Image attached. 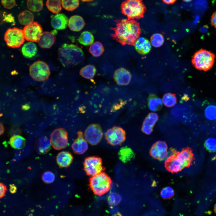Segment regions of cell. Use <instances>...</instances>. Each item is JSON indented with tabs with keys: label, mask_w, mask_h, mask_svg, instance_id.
<instances>
[{
	"label": "cell",
	"mask_w": 216,
	"mask_h": 216,
	"mask_svg": "<svg viewBox=\"0 0 216 216\" xmlns=\"http://www.w3.org/2000/svg\"><path fill=\"white\" fill-rule=\"evenodd\" d=\"M162 101L164 105L168 107H172L177 103V98L175 94L166 93L163 96Z\"/></svg>",
	"instance_id": "obj_34"
},
{
	"label": "cell",
	"mask_w": 216,
	"mask_h": 216,
	"mask_svg": "<svg viewBox=\"0 0 216 216\" xmlns=\"http://www.w3.org/2000/svg\"><path fill=\"white\" fill-rule=\"evenodd\" d=\"M158 119L157 114L151 112L145 118L143 123L142 131L146 134H150L152 132L153 127Z\"/></svg>",
	"instance_id": "obj_16"
},
{
	"label": "cell",
	"mask_w": 216,
	"mask_h": 216,
	"mask_svg": "<svg viewBox=\"0 0 216 216\" xmlns=\"http://www.w3.org/2000/svg\"><path fill=\"white\" fill-rule=\"evenodd\" d=\"M84 170L88 176H92L105 170L102 165V160L100 158L95 156L86 158L83 163Z\"/></svg>",
	"instance_id": "obj_9"
},
{
	"label": "cell",
	"mask_w": 216,
	"mask_h": 216,
	"mask_svg": "<svg viewBox=\"0 0 216 216\" xmlns=\"http://www.w3.org/2000/svg\"><path fill=\"white\" fill-rule=\"evenodd\" d=\"M148 106L152 111L156 112L161 110L163 106L161 99L154 94H150L148 98Z\"/></svg>",
	"instance_id": "obj_23"
},
{
	"label": "cell",
	"mask_w": 216,
	"mask_h": 216,
	"mask_svg": "<svg viewBox=\"0 0 216 216\" xmlns=\"http://www.w3.org/2000/svg\"><path fill=\"white\" fill-rule=\"evenodd\" d=\"M105 136L107 143L110 145L113 146L119 145L125 140L126 133L122 128L114 126L106 131Z\"/></svg>",
	"instance_id": "obj_11"
},
{
	"label": "cell",
	"mask_w": 216,
	"mask_h": 216,
	"mask_svg": "<svg viewBox=\"0 0 216 216\" xmlns=\"http://www.w3.org/2000/svg\"><path fill=\"white\" fill-rule=\"evenodd\" d=\"M109 203L112 205H116L118 204L121 200L120 196L115 193H111L108 196Z\"/></svg>",
	"instance_id": "obj_41"
},
{
	"label": "cell",
	"mask_w": 216,
	"mask_h": 216,
	"mask_svg": "<svg viewBox=\"0 0 216 216\" xmlns=\"http://www.w3.org/2000/svg\"><path fill=\"white\" fill-rule=\"evenodd\" d=\"M55 175L52 172L47 171L44 172L42 176L43 181L46 184H48L52 183L55 179Z\"/></svg>",
	"instance_id": "obj_39"
},
{
	"label": "cell",
	"mask_w": 216,
	"mask_h": 216,
	"mask_svg": "<svg viewBox=\"0 0 216 216\" xmlns=\"http://www.w3.org/2000/svg\"><path fill=\"white\" fill-rule=\"evenodd\" d=\"M62 7L68 11H72L79 6V0H61Z\"/></svg>",
	"instance_id": "obj_35"
},
{
	"label": "cell",
	"mask_w": 216,
	"mask_h": 216,
	"mask_svg": "<svg viewBox=\"0 0 216 216\" xmlns=\"http://www.w3.org/2000/svg\"><path fill=\"white\" fill-rule=\"evenodd\" d=\"M120 7L122 13L128 20L143 18L146 10L142 0H125Z\"/></svg>",
	"instance_id": "obj_4"
},
{
	"label": "cell",
	"mask_w": 216,
	"mask_h": 216,
	"mask_svg": "<svg viewBox=\"0 0 216 216\" xmlns=\"http://www.w3.org/2000/svg\"><path fill=\"white\" fill-rule=\"evenodd\" d=\"M23 55L28 58H32L37 54L38 48L36 45L33 42H29L24 44L21 49Z\"/></svg>",
	"instance_id": "obj_24"
},
{
	"label": "cell",
	"mask_w": 216,
	"mask_h": 216,
	"mask_svg": "<svg viewBox=\"0 0 216 216\" xmlns=\"http://www.w3.org/2000/svg\"><path fill=\"white\" fill-rule=\"evenodd\" d=\"M4 131V128L3 124L0 123V136L2 135Z\"/></svg>",
	"instance_id": "obj_50"
},
{
	"label": "cell",
	"mask_w": 216,
	"mask_h": 216,
	"mask_svg": "<svg viewBox=\"0 0 216 216\" xmlns=\"http://www.w3.org/2000/svg\"><path fill=\"white\" fill-rule=\"evenodd\" d=\"M58 55L60 62L66 67L78 64L84 58L83 52L80 47L75 44L66 43L59 48Z\"/></svg>",
	"instance_id": "obj_3"
},
{
	"label": "cell",
	"mask_w": 216,
	"mask_h": 216,
	"mask_svg": "<svg viewBox=\"0 0 216 216\" xmlns=\"http://www.w3.org/2000/svg\"><path fill=\"white\" fill-rule=\"evenodd\" d=\"M73 159L71 153L67 151L59 152L56 157L57 163L61 168L69 167L72 163Z\"/></svg>",
	"instance_id": "obj_18"
},
{
	"label": "cell",
	"mask_w": 216,
	"mask_h": 216,
	"mask_svg": "<svg viewBox=\"0 0 216 216\" xmlns=\"http://www.w3.org/2000/svg\"><path fill=\"white\" fill-rule=\"evenodd\" d=\"M18 21L21 24L26 26L33 21V14L28 10H25L20 13L18 16Z\"/></svg>",
	"instance_id": "obj_27"
},
{
	"label": "cell",
	"mask_w": 216,
	"mask_h": 216,
	"mask_svg": "<svg viewBox=\"0 0 216 216\" xmlns=\"http://www.w3.org/2000/svg\"><path fill=\"white\" fill-rule=\"evenodd\" d=\"M7 190L6 185L3 183L0 182V199L5 196Z\"/></svg>",
	"instance_id": "obj_44"
},
{
	"label": "cell",
	"mask_w": 216,
	"mask_h": 216,
	"mask_svg": "<svg viewBox=\"0 0 216 216\" xmlns=\"http://www.w3.org/2000/svg\"><path fill=\"white\" fill-rule=\"evenodd\" d=\"M194 159L192 149L187 147L168 157L165 161V166L168 172L176 173L189 167Z\"/></svg>",
	"instance_id": "obj_2"
},
{
	"label": "cell",
	"mask_w": 216,
	"mask_h": 216,
	"mask_svg": "<svg viewBox=\"0 0 216 216\" xmlns=\"http://www.w3.org/2000/svg\"><path fill=\"white\" fill-rule=\"evenodd\" d=\"M50 141L54 149L56 150L64 149L68 144V132L63 128L56 129L51 134Z\"/></svg>",
	"instance_id": "obj_10"
},
{
	"label": "cell",
	"mask_w": 216,
	"mask_h": 216,
	"mask_svg": "<svg viewBox=\"0 0 216 216\" xmlns=\"http://www.w3.org/2000/svg\"><path fill=\"white\" fill-rule=\"evenodd\" d=\"M77 137L73 143L71 147L74 153L77 154L84 153L88 148V142L84 137L82 131L77 133Z\"/></svg>",
	"instance_id": "obj_15"
},
{
	"label": "cell",
	"mask_w": 216,
	"mask_h": 216,
	"mask_svg": "<svg viewBox=\"0 0 216 216\" xmlns=\"http://www.w3.org/2000/svg\"><path fill=\"white\" fill-rule=\"evenodd\" d=\"M81 1H82L83 2H91L94 0H81Z\"/></svg>",
	"instance_id": "obj_52"
},
{
	"label": "cell",
	"mask_w": 216,
	"mask_h": 216,
	"mask_svg": "<svg viewBox=\"0 0 216 216\" xmlns=\"http://www.w3.org/2000/svg\"><path fill=\"white\" fill-rule=\"evenodd\" d=\"M150 154L154 158L160 160L165 159L168 156L167 151L163 152H159L154 144L151 147L149 151Z\"/></svg>",
	"instance_id": "obj_33"
},
{
	"label": "cell",
	"mask_w": 216,
	"mask_h": 216,
	"mask_svg": "<svg viewBox=\"0 0 216 216\" xmlns=\"http://www.w3.org/2000/svg\"><path fill=\"white\" fill-rule=\"evenodd\" d=\"M103 132L100 125L94 123L89 125L86 129L84 137L88 143L92 146L98 144L101 140Z\"/></svg>",
	"instance_id": "obj_12"
},
{
	"label": "cell",
	"mask_w": 216,
	"mask_h": 216,
	"mask_svg": "<svg viewBox=\"0 0 216 216\" xmlns=\"http://www.w3.org/2000/svg\"><path fill=\"white\" fill-rule=\"evenodd\" d=\"M118 155L120 160L124 163L130 161L134 159L135 156L133 150L128 146L121 148L118 152Z\"/></svg>",
	"instance_id": "obj_25"
},
{
	"label": "cell",
	"mask_w": 216,
	"mask_h": 216,
	"mask_svg": "<svg viewBox=\"0 0 216 216\" xmlns=\"http://www.w3.org/2000/svg\"><path fill=\"white\" fill-rule=\"evenodd\" d=\"M46 5L50 11L55 14H59L62 9L61 0H47Z\"/></svg>",
	"instance_id": "obj_30"
},
{
	"label": "cell",
	"mask_w": 216,
	"mask_h": 216,
	"mask_svg": "<svg viewBox=\"0 0 216 216\" xmlns=\"http://www.w3.org/2000/svg\"><path fill=\"white\" fill-rule=\"evenodd\" d=\"M10 146L15 149H20L24 148L26 145V140L22 136L19 135L12 136L9 141Z\"/></svg>",
	"instance_id": "obj_26"
},
{
	"label": "cell",
	"mask_w": 216,
	"mask_h": 216,
	"mask_svg": "<svg viewBox=\"0 0 216 216\" xmlns=\"http://www.w3.org/2000/svg\"><path fill=\"white\" fill-rule=\"evenodd\" d=\"M1 3L4 7L7 9H10L16 5V0H1Z\"/></svg>",
	"instance_id": "obj_42"
},
{
	"label": "cell",
	"mask_w": 216,
	"mask_h": 216,
	"mask_svg": "<svg viewBox=\"0 0 216 216\" xmlns=\"http://www.w3.org/2000/svg\"><path fill=\"white\" fill-rule=\"evenodd\" d=\"M94 40L93 35L88 31L82 32L78 39V42L80 44L85 46L91 45L93 43Z\"/></svg>",
	"instance_id": "obj_29"
},
{
	"label": "cell",
	"mask_w": 216,
	"mask_h": 216,
	"mask_svg": "<svg viewBox=\"0 0 216 216\" xmlns=\"http://www.w3.org/2000/svg\"><path fill=\"white\" fill-rule=\"evenodd\" d=\"M183 1L185 2H189L191 1L192 0H182Z\"/></svg>",
	"instance_id": "obj_54"
},
{
	"label": "cell",
	"mask_w": 216,
	"mask_h": 216,
	"mask_svg": "<svg viewBox=\"0 0 216 216\" xmlns=\"http://www.w3.org/2000/svg\"><path fill=\"white\" fill-rule=\"evenodd\" d=\"M211 25L216 28V11L212 15L211 19Z\"/></svg>",
	"instance_id": "obj_46"
},
{
	"label": "cell",
	"mask_w": 216,
	"mask_h": 216,
	"mask_svg": "<svg viewBox=\"0 0 216 216\" xmlns=\"http://www.w3.org/2000/svg\"><path fill=\"white\" fill-rule=\"evenodd\" d=\"M4 38L8 46L12 48L20 47L25 40L23 30L15 27L8 29Z\"/></svg>",
	"instance_id": "obj_8"
},
{
	"label": "cell",
	"mask_w": 216,
	"mask_h": 216,
	"mask_svg": "<svg viewBox=\"0 0 216 216\" xmlns=\"http://www.w3.org/2000/svg\"><path fill=\"white\" fill-rule=\"evenodd\" d=\"M104 51L102 44L99 41H96L90 45L89 51L93 56L98 57L101 56Z\"/></svg>",
	"instance_id": "obj_31"
},
{
	"label": "cell",
	"mask_w": 216,
	"mask_h": 216,
	"mask_svg": "<svg viewBox=\"0 0 216 216\" xmlns=\"http://www.w3.org/2000/svg\"><path fill=\"white\" fill-rule=\"evenodd\" d=\"M214 212L216 214V203L214 205Z\"/></svg>",
	"instance_id": "obj_53"
},
{
	"label": "cell",
	"mask_w": 216,
	"mask_h": 216,
	"mask_svg": "<svg viewBox=\"0 0 216 216\" xmlns=\"http://www.w3.org/2000/svg\"><path fill=\"white\" fill-rule=\"evenodd\" d=\"M205 146L209 151H216V139L209 138L205 142Z\"/></svg>",
	"instance_id": "obj_40"
},
{
	"label": "cell",
	"mask_w": 216,
	"mask_h": 216,
	"mask_svg": "<svg viewBox=\"0 0 216 216\" xmlns=\"http://www.w3.org/2000/svg\"><path fill=\"white\" fill-rule=\"evenodd\" d=\"M189 98L187 95L185 94L182 98V100H187L189 99Z\"/></svg>",
	"instance_id": "obj_51"
},
{
	"label": "cell",
	"mask_w": 216,
	"mask_h": 216,
	"mask_svg": "<svg viewBox=\"0 0 216 216\" xmlns=\"http://www.w3.org/2000/svg\"><path fill=\"white\" fill-rule=\"evenodd\" d=\"M21 133V130L19 128L16 127H13L10 129L9 132V135L11 136L19 134Z\"/></svg>",
	"instance_id": "obj_45"
},
{
	"label": "cell",
	"mask_w": 216,
	"mask_h": 216,
	"mask_svg": "<svg viewBox=\"0 0 216 216\" xmlns=\"http://www.w3.org/2000/svg\"><path fill=\"white\" fill-rule=\"evenodd\" d=\"M206 118L210 120L216 119V106L210 105L207 106L205 111Z\"/></svg>",
	"instance_id": "obj_37"
},
{
	"label": "cell",
	"mask_w": 216,
	"mask_h": 216,
	"mask_svg": "<svg viewBox=\"0 0 216 216\" xmlns=\"http://www.w3.org/2000/svg\"><path fill=\"white\" fill-rule=\"evenodd\" d=\"M23 31L25 40L32 42H38L43 32L41 26L34 21L25 26Z\"/></svg>",
	"instance_id": "obj_13"
},
{
	"label": "cell",
	"mask_w": 216,
	"mask_h": 216,
	"mask_svg": "<svg viewBox=\"0 0 216 216\" xmlns=\"http://www.w3.org/2000/svg\"><path fill=\"white\" fill-rule=\"evenodd\" d=\"M215 57V55L211 52L202 49L194 53L192 58V63L196 69L207 71L213 67Z\"/></svg>",
	"instance_id": "obj_5"
},
{
	"label": "cell",
	"mask_w": 216,
	"mask_h": 216,
	"mask_svg": "<svg viewBox=\"0 0 216 216\" xmlns=\"http://www.w3.org/2000/svg\"><path fill=\"white\" fill-rule=\"evenodd\" d=\"M89 182L90 188L94 194L98 196L102 195L108 191L112 183L110 177L103 172L92 176Z\"/></svg>",
	"instance_id": "obj_6"
},
{
	"label": "cell",
	"mask_w": 216,
	"mask_h": 216,
	"mask_svg": "<svg viewBox=\"0 0 216 216\" xmlns=\"http://www.w3.org/2000/svg\"><path fill=\"white\" fill-rule=\"evenodd\" d=\"M6 13L5 12L0 11V23L4 22V16Z\"/></svg>",
	"instance_id": "obj_48"
},
{
	"label": "cell",
	"mask_w": 216,
	"mask_h": 216,
	"mask_svg": "<svg viewBox=\"0 0 216 216\" xmlns=\"http://www.w3.org/2000/svg\"><path fill=\"white\" fill-rule=\"evenodd\" d=\"M164 40L163 36L160 33L153 34L150 38V41L152 45L155 47H159L162 46Z\"/></svg>",
	"instance_id": "obj_36"
},
{
	"label": "cell",
	"mask_w": 216,
	"mask_h": 216,
	"mask_svg": "<svg viewBox=\"0 0 216 216\" xmlns=\"http://www.w3.org/2000/svg\"><path fill=\"white\" fill-rule=\"evenodd\" d=\"M130 72L126 69L120 68L115 70L113 75V79L117 84L121 86L128 85L131 79Z\"/></svg>",
	"instance_id": "obj_14"
},
{
	"label": "cell",
	"mask_w": 216,
	"mask_h": 216,
	"mask_svg": "<svg viewBox=\"0 0 216 216\" xmlns=\"http://www.w3.org/2000/svg\"><path fill=\"white\" fill-rule=\"evenodd\" d=\"M175 192L173 189L169 186L163 188L160 192L161 196L164 199H169L174 196Z\"/></svg>",
	"instance_id": "obj_38"
},
{
	"label": "cell",
	"mask_w": 216,
	"mask_h": 216,
	"mask_svg": "<svg viewBox=\"0 0 216 216\" xmlns=\"http://www.w3.org/2000/svg\"><path fill=\"white\" fill-rule=\"evenodd\" d=\"M29 73L32 78L39 82L46 80L50 74L48 64L45 62L40 60L35 62L30 66Z\"/></svg>",
	"instance_id": "obj_7"
},
{
	"label": "cell",
	"mask_w": 216,
	"mask_h": 216,
	"mask_svg": "<svg viewBox=\"0 0 216 216\" xmlns=\"http://www.w3.org/2000/svg\"><path fill=\"white\" fill-rule=\"evenodd\" d=\"M26 4L28 9L33 12H38L43 9V0H27Z\"/></svg>",
	"instance_id": "obj_32"
},
{
	"label": "cell",
	"mask_w": 216,
	"mask_h": 216,
	"mask_svg": "<svg viewBox=\"0 0 216 216\" xmlns=\"http://www.w3.org/2000/svg\"><path fill=\"white\" fill-rule=\"evenodd\" d=\"M10 191L12 193H14L17 190L16 187L14 184H10Z\"/></svg>",
	"instance_id": "obj_47"
},
{
	"label": "cell",
	"mask_w": 216,
	"mask_h": 216,
	"mask_svg": "<svg viewBox=\"0 0 216 216\" xmlns=\"http://www.w3.org/2000/svg\"><path fill=\"white\" fill-rule=\"evenodd\" d=\"M68 17L64 14L59 13L53 17L51 20V25L54 29L64 30L68 25Z\"/></svg>",
	"instance_id": "obj_19"
},
{
	"label": "cell",
	"mask_w": 216,
	"mask_h": 216,
	"mask_svg": "<svg viewBox=\"0 0 216 216\" xmlns=\"http://www.w3.org/2000/svg\"><path fill=\"white\" fill-rule=\"evenodd\" d=\"M85 22L82 17L78 15L71 16L68 20V26L72 31L78 32L85 26Z\"/></svg>",
	"instance_id": "obj_21"
},
{
	"label": "cell",
	"mask_w": 216,
	"mask_h": 216,
	"mask_svg": "<svg viewBox=\"0 0 216 216\" xmlns=\"http://www.w3.org/2000/svg\"><path fill=\"white\" fill-rule=\"evenodd\" d=\"M134 46L137 52L142 55L148 53L151 48L150 42L148 39L143 37L139 38L135 42Z\"/></svg>",
	"instance_id": "obj_20"
},
{
	"label": "cell",
	"mask_w": 216,
	"mask_h": 216,
	"mask_svg": "<svg viewBox=\"0 0 216 216\" xmlns=\"http://www.w3.org/2000/svg\"><path fill=\"white\" fill-rule=\"evenodd\" d=\"M176 0H162L164 2L167 4H172L174 3Z\"/></svg>",
	"instance_id": "obj_49"
},
{
	"label": "cell",
	"mask_w": 216,
	"mask_h": 216,
	"mask_svg": "<svg viewBox=\"0 0 216 216\" xmlns=\"http://www.w3.org/2000/svg\"><path fill=\"white\" fill-rule=\"evenodd\" d=\"M51 145L50 140L47 137H41L39 138L37 141L36 151L39 154H46L50 150Z\"/></svg>",
	"instance_id": "obj_22"
},
{
	"label": "cell",
	"mask_w": 216,
	"mask_h": 216,
	"mask_svg": "<svg viewBox=\"0 0 216 216\" xmlns=\"http://www.w3.org/2000/svg\"><path fill=\"white\" fill-rule=\"evenodd\" d=\"M96 72L95 67L92 65L88 64L81 68L80 71V74L85 78L91 79L94 76Z\"/></svg>",
	"instance_id": "obj_28"
},
{
	"label": "cell",
	"mask_w": 216,
	"mask_h": 216,
	"mask_svg": "<svg viewBox=\"0 0 216 216\" xmlns=\"http://www.w3.org/2000/svg\"><path fill=\"white\" fill-rule=\"evenodd\" d=\"M115 21L116 27L110 29L113 31L111 34L112 38L123 46H134L141 33L139 23L128 19H118Z\"/></svg>",
	"instance_id": "obj_1"
},
{
	"label": "cell",
	"mask_w": 216,
	"mask_h": 216,
	"mask_svg": "<svg viewBox=\"0 0 216 216\" xmlns=\"http://www.w3.org/2000/svg\"><path fill=\"white\" fill-rule=\"evenodd\" d=\"M154 144L160 152L167 151V146L164 141H159L156 142Z\"/></svg>",
	"instance_id": "obj_43"
},
{
	"label": "cell",
	"mask_w": 216,
	"mask_h": 216,
	"mask_svg": "<svg viewBox=\"0 0 216 216\" xmlns=\"http://www.w3.org/2000/svg\"><path fill=\"white\" fill-rule=\"evenodd\" d=\"M56 40V37L55 35L52 32L46 31L43 32L38 42L40 48L48 49L54 44Z\"/></svg>",
	"instance_id": "obj_17"
}]
</instances>
